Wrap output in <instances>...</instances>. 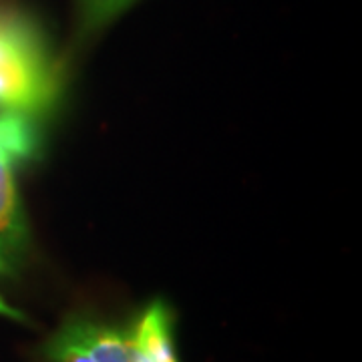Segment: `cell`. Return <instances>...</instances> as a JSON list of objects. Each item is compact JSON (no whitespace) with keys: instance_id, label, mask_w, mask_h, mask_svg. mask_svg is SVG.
Masks as SVG:
<instances>
[{"instance_id":"1","label":"cell","mask_w":362,"mask_h":362,"mask_svg":"<svg viewBox=\"0 0 362 362\" xmlns=\"http://www.w3.org/2000/svg\"><path fill=\"white\" fill-rule=\"evenodd\" d=\"M61 93V69L26 14L0 8V111L45 115Z\"/></svg>"},{"instance_id":"2","label":"cell","mask_w":362,"mask_h":362,"mask_svg":"<svg viewBox=\"0 0 362 362\" xmlns=\"http://www.w3.org/2000/svg\"><path fill=\"white\" fill-rule=\"evenodd\" d=\"M37 131L33 119L0 113V274H13L26 246V223L14 183V168L35 156Z\"/></svg>"},{"instance_id":"3","label":"cell","mask_w":362,"mask_h":362,"mask_svg":"<svg viewBox=\"0 0 362 362\" xmlns=\"http://www.w3.org/2000/svg\"><path fill=\"white\" fill-rule=\"evenodd\" d=\"M127 330L147 362H180L173 338V316L163 300L151 302Z\"/></svg>"},{"instance_id":"4","label":"cell","mask_w":362,"mask_h":362,"mask_svg":"<svg viewBox=\"0 0 362 362\" xmlns=\"http://www.w3.org/2000/svg\"><path fill=\"white\" fill-rule=\"evenodd\" d=\"M133 2L135 0H77L78 23L83 33L101 30L123 11H127Z\"/></svg>"},{"instance_id":"5","label":"cell","mask_w":362,"mask_h":362,"mask_svg":"<svg viewBox=\"0 0 362 362\" xmlns=\"http://www.w3.org/2000/svg\"><path fill=\"white\" fill-rule=\"evenodd\" d=\"M47 356L51 362H97L89 349L78 340L65 324L47 342Z\"/></svg>"},{"instance_id":"6","label":"cell","mask_w":362,"mask_h":362,"mask_svg":"<svg viewBox=\"0 0 362 362\" xmlns=\"http://www.w3.org/2000/svg\"><path fill=\"white\" fill-rule=\"evenodd\" d=\"M0 316L4 318H11V320H18V322H26V316L21 310L13 308L4 298L0 296Z\"/></svg>"}]
</instances>
